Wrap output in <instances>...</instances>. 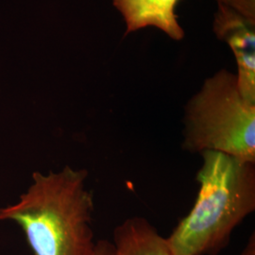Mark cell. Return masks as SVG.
<instances>
[{
    "label": "cell",
    "mask_w": 255,
    "mask_h": 255,
    "mask_svg": "<svg viewBox=\"0 0 255 255\" xmlns=\"http://www.w3.org/2000/svg\"><path fill=\"white\" fill-rule=\"evenodd\" d=\"M86 169L64 166L35 172L19 201L0 208V220L17 223L34 255H92L94 197Z\"/></svg>",
    "instance_id": "6da1fadb"
},
{
    "label": "cell",
    "mask_w": 255,
    "mask_h": 255,
    "mask_svg": "<svg viewBox=\"0 0 255 255\" xmlns=\"http://www.w3.org/2000/svg\"><path fill=\"white\" fill-rule=\"evenodd\" d=\"M200 155L197 199L166 237L176 255H219L255 210V163L217 151Z\"/></svg>",
    "instance_id": "7a4b0ae2"
},
{
    "label": "cell",
    "mask_w": 255,
    "mask_h": 255,
    "mask_svg": "<svg viewBox=\"0 0 255 255\" xmlns=\"http://www.w3.org/2000/svg\"><path fill=\"white\" fill-rule=\"evenodd\" d=\"M182 147L192 154L217 151L255 163V105L247 102L236 74L208 77L183 111Z\"/></svg>",
    "instance_id": "3957f363"
},
{
    "label": "cell",
    "mask_w": 255,
    "mask_h": 255,
    "mask_svg": "<svg viewBox=\"0 0 255 255\" xmlns=\"http://www.w3.org/2000/svg\"><path fill=\"white\" fill-rule=\"evenodd\" d=\"M213 29L235 55L237 86L241 96L255 105V20L218 4Z\"/></svg>",
    "instance_id": "277c9868"
},
{
    "label": "cell",
    "mask_w": 255,
    "mask_h": 255,
    "mask_svg": "<svg viewBox=\"0 0 255 255\" xmlns=\"http://www.w3.org/2000/svg\"><path fill=\"white\" fill-rule=\"evenodd\" d=\"M180 0H113L126 25V34L145 27L162 30L175 41L184 38L176 9Z\"/></svg>",
    "instance_id": "5b68a950"
},
{
    "label": "cell",
    "mask_w": 255,
    "mask_h": 255,
    "mask_svg": "<svg viewBox=\"0 0 255 255\" xmlns=\"http://www.w3.org/2000/svg\"><path fill=\"white\" fill-rule=\"evenodd\" d=\"M118 255H176L154 226L145 218L132 217L114 229Z\"/></svg>",
    "instance_id": "8992f818"
},
{
    "label": "cell",
    "mask_w": 255,
    "mask_h": 255,
    "mask_svg": "<svg viewBox=\"0 0 255 255\" xmlns=\"http://www.w3.org/2000/svg\"><path fill=\"white\" fill-rule=\"evenodd\" d=\"M217 2L236 10L247 18L255 20V0H217Z\"/></svg>",
    "instance_id": "52a82bcc"
},
{
    "label": "cell",
    "mask_w": 255,
    "mask_h": 255,
    "mask_svg": "<svg viewBox=\"0 0 255 255\" xmlns=\"http://www.w3.org/2000/svg\"><path fill=\"white\" fill-rule=\"evenodd\" d=\"M92 255H118L113 242L101 240L96 242V246Z\"/></svg>",
    "instance_id": "ba28073f"
},
{
    "label": "cell",
    "mask_w": 255,
    "mask_h": 255,
    "mask_svg": "<svg viewBox=\"0 0 255 255\" xmlns=\"http://www.w3.org/2000/svg\"><path fill=\"white\" fill-rule=\"evenodd\" d=\"M239 255H255V235L253 233L247 242L246 246L242 250Z\"/></svg>",
    "instance_id": "9c48e42d"
}]
</instances>
